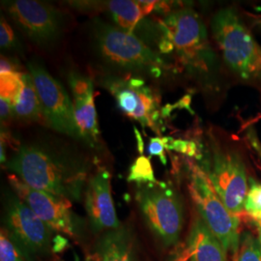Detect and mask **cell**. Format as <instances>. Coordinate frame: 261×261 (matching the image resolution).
Masks as SVG:
<instances>
[{"mask_svg":"<svg viewBox=\"0 0 261 261\" xmlns=\"http://www.w3.org/2000/svg\"><path fill=\"white\" fill-rule=\"evenodd\" d=\"M246 217H247V220L251 223V224H253L254 226H255V228H256V230L257 229H260L261 230V220H257V219H252L251 217H248L247 215H245Z\"/></svg>","mask_w":261,"mask_h":261,"instance_id":"obj_32","label":"cell"},{"mask_svg":"<svg viewBox=\"0 0 261 261\" xmlns=\"http://www.w3.org/2000/svg\"><path fill=\"white\" fill-rule=\"evenodd\" d=\"M8 181L13 192L55 232L70 237L77 234L80 223L71 210L70 200L33 189L13 173Z\"/></svg>","mask_w":261,"mask_h":261,"instance_id":"obj_12","label":"cell"},{"mask_svg":"<svg viewBox=\"0 0 261 261\" xmlns=\"http://www.w3.org/2000/svg\"><path fill=\"white\" fill-rule=\"evenodd\" d=\"M135 199L151 233L164 247L178 243L184 225V205L177 191L157 181L137 186Z\"/></svg>","mask_w":261,"mask_h":261,"instance_id":"obj_4","label":"cell"},{"mask_svg":"<svg viewBox=\"0 0 261 261\" xmlns=\"http://www.w3.org/2000/svg\"><path fill=\"white\" fill-rule=\"evenodd\" d=\"M15 72H22L20 71L19 63L12 58L1 56L0 73H15Z\"/></svg>","mask_w":261,"mask_h":261,"instance_id":"obj_29","label":"cell"},{"mask_svg":"<svg viewBox=\"0 0 261 261\" xmlns=\"http://www.w3.org/2000/svg\"><path fill=\"white\" fill-rule=\"evenodd\" d=\"M168 261H186L184 259V257H183V255L181 254V252L180 251L177 252V253L175 254V255H173L172 257H170Z\"/></svg>","mask_w":261,"mask_h":261,"instance_id":"obj_33","label":"cell"},{"mask_svg":"<svg viewBox=\"0 0 261 261\" xmlns=\"http://www.w3.org/2000/svg\"><path fill=\"white\" fill-rule=\"evenodd\" d=\"M0 117H1V126L7 125V123L14 117L13 114V106L6 99L0 98Z\"/></svg>","mask_w":261,"mask_h":261,"instance_id":"obj_28","label":"cell"},{"mask_svg":"<svg viewBox=\"0 0 261 261\" xmlns=\"http://www.w3.org/2000/svg\"><path fill=\"white\" fill-rule=\"evenodd\" d=\"M257 233H258V240H259V242H260L261 244V230L260 229H257Z\"/></svg>","mask_w":261,"mask_h":261,"instance_id":"obj_35","label":"cell"},{"mask_svg":"<svg viewBox=\"0 0 261 261\" xmlns=\"http://www.w3.org/2000/svg\"><path fill=\"white\" fill-rule=\"evenodd\" d=\"M68 84L74 99L82 98L94 93L93 81L81 73L72 71L68 75Z\"/></svg>","mask_w":261,"mask_h":261,"instance_id":"obj_24","label":"cell"},{"mask_svg":"<svg viewBox=\"0 0 261 261\" xmlns=\"http://www.w3.org/2000/svg\"><path fill=\"white\" fill-rule=\"evenodd\" d=\"M84 198L86 214L95 233L102 234L121 226L112 199L111 174L106 168H100L88 179Z\"/></svg>","mask_w":261,"mask_h":261,"instance_id":"obj_13","label":"cell"},{"mask_svg":"<svg viewBox=\"0 0 261 261\" xmlns=\"http://www.w3.org/2000/svg\"><path fill=\"white\" fill-rule=\"evenodd\" d=\"M247 139L249 140L252 148H253L255 153L257 154V156L261 160V141L257 138V135L255 134L253 129H249L247 130Z\"/></svg>","mask_w":261,"mask_h":261,"instance_id":"obj_30","label":"cell"},{"mask_svg":"<svg viewBox=\"0 0 261 261\" xmlns=\"http://www.w3.org/2000/svg\"><path fill=\"white\" fill-rule=\"evenodd\" d=\"M102 84L114 97L119 111L142 127L160 134L162 130L160 101L157 94L140 76L113 74L101 77Z\"/></svg>","mask_w":261,"mask_h":261,"instance_id":"obj_9","label":"cell"},{"mask_svg":"<svg viewBox=\"0 0 261 261\" xmlns=\"http://www.w3.org/2000/svg\"><path fill=\"white\" fill-rule=\"evenodd\" d=\"M135 133H136V135H137V139L139 140V150H140V152L141 153L142 149H143L142 140H141V138H140V134L139 133V130H137V129H135Z\"/></svg>","mask_w":261,"mask_h":261,"instance_id":"obj_34","label":"cell"},{"mask_svg":"<svg viewBox=\"0 0 261 261\" xmlns=\"http://www.w3.org/2000/svg\"><path fill=\"white\" fill-rule=\"evenodd\" d=\"M188 188L197 213L226 250L234 256L240 246V218L231 214L216 193L203 169L188 163Z\"/></svg>","mask_w":261,"mask_h":261,"instance_id":"obj_7","label":"cell"},{"mask_svg":"<svg viewBox=\"0 0 261 261\" xmlns=\"http://www.w3.org/2000/svg\"><path fill=\"white\" fill-rule=\"evenodd\" d=\"M168 150H174L182 153L190 158H196L201 160V154L198 152V146L196 142L191 140H172Z\"/></svg>","mask_w":261,"mask_h":261,"instance_id":"obj_26","label":"cell"},{"mask_svg":"<svg viewBox=\"0 0 261 261\" xmlns=\"http://www.w3.org/2000/svg\"><path fill=\"white\" fill-rule=\"evenodd\" d=\"M245 215L261 220V184L253 178L249 179V190L245 200Z\"/></svg>","mask_w":261,"mask_h":261,"instance_id":"obj_22","label":"cell"},{"mask_svg":"<svg viewBox=\"0 0 261 261\" xmlns=\"http://www.w3.org/2000/svg\"><path fill=\"white\" fill-rule=\"evenodd\" d=\"M45 120L57 133L81 140L75 118L74 103L64 86L48 73L46 67L37 60L28 63Z\"/></svg>","mask_w":261,"mask_h":261,"instance_id":"obj_10","label":"cell"},{"mask_svg":"<svg viewBox=\"0 0 261 261\" xmlns=\"http://www.w3.org/2000/svg\"><path fill=\"white\" fill-rule=\"evenodd\" d=\"M127 181L136 183L137 186L156 183L157 180L154 175L150 159L145 156H140L136 159L134 164L130 166Z\"/></svg>","mask_w":261,"mask_h":261,"instance_id":"obj_19","label":"cell"},{"mask_svg":"<svg viewBox=\"0 0 261 261\" xmlns=\"http://www.w3.org/2000/svg\"><path fill=\"white\" fill-rule=\"evenodd\" d=\"M66 244H67V239L63 238L60 235H57L54 240V252H58L62 251L65 248Z\"/></svg>","mask_w":261,"mask_h":261,"instance_id":"obj_31","label":"cell"},{"mask_svg":"<svg viewBox=\"0 0 261 261\" xmlns=\"http://www.w3.org/2000/svg\"><path fill=\"white\" fill-rule=\"evenodd\" d=\"M159 53L174 57L178 66L190 75L206 76L213 73L216 56L203 20L190 7L173 10L159 20Z\"/></svg>","mask_w":261,"mask_h":261,"instance_id":"obj_2","label":"cell"},{"mask_svg":"<svg viewBox=\"0 0 261 261\" xmlns=\"http://www.w3.org/2000/svg\"><path fill=\"white\" fill-rule=\"evenodd\" d=\"M73 103L81 140H84L91 148H98L101 141V135L94 103V93L82 98H75Z\"/></svg>","mask_w":261,"mask_h":261,"instance_id":"obj_17","label":"cell"},{"mask_svg":"<svg viewBox=\"0 0 261 261\" xmlns=\"http://www.w3.org/2000/svg\"><path fill=\"white\" fill-rule=\"evenodd\" d=\"M4 7L15 24L39 47H51L64 31L65 15L54 5L37 0H13L4 2Z\"/></svg>","mask_w":261,"mask_h":261,"instance_id":"obj_11","label":"cell"},{"mask_svg":"<svg viewBox=\"0 0 261 261\" xmlns=\"http://www.w3.org/2000/svg\"><path fill=\"white\" fill-rule=\"evenodd\" d=\"M4 168L28 186L80 201L89 179V163L73 150L46 142L19 145Z\"/></svg>","mask_w":261,"mask_h":261,"instance_id":"obj_1","label":"cell"},{"mask_svg":"<svg viewBox=\"0 0 261 261\" xmlns=\"http://www.w3.org/2000/svg\"><path fill=\"white\" fill-rule=\"evenodd\" d=\"M235 261H261V244L252 234L245 233L241 237L239 250Z\"/></svg>","mask_w":261,"mask_h":261,"instance_id":"obj_21","label":"cell"},{"mask_svg":"<svg viewBox=\"0 0 261 261\" xmlns=\"http://www.w3.org/2000/svg\"><path fill=\"white\" fill-rule=\"evenodd\" d=\"M89 258L90 261H143L136 236L127 225L101 234Z\"/></svg>","mask_w":261,"mask_h":261,"instance_id":"obj_15","label":"cell"},{"mask_svg":"<svg viewBox=\"0 0 261 261\" xmlns=\"http://www.w3.org/2000/svg\"><path fill=\"white\" fill-rule=\"evenodd\" d=\"M92 36L97 55L112 70L160 77L169 68L161 56L134 32L95 19Z\"/></svg>","mask_w":261,"mask_h":261,"instance_id":"obj_3","label":"cell"},{"mask_svg":"<svg viewBox=\"0 0 261 261\" xmlns=\"http://www.w3.org/2000/svg\"><path fill=\"white\" fill-rule=\"evenodd\" d=\"M186 261H226V250L199 215L194 218L186 244L180 251Z\"/></svg>","mask_w":261,"mask_h":261,"instance_id":"obj_16","label":"cell"},{"mask_svg":"<svg viewBox=\"0 0 261 261\" xmlns=\"http://www.w3.org/2000/svg\"><path fill=\"white\" fill-rule=\"evenodd\" d=\"M211 29L224 62L243 80L261 74V46L232 8L220 10Z\"/></svg>","mask_w":261,"mask_h":261,"instance_id":"obj_5","label":"cell"},{"mask_svg":"<svg viewBox=\"0 0 261 261\" xmlns=\"http://www.w3.org/2000/svg\"><path fill=\"white\" fill-rule=\"evenodd\" d=\"M165 144L163 138H152L148 144V152L151 156H158L163 165H167V156L165 154Z\"/></svg>","mask_w":261,"mask_h":261,"instance_id":"obj_27","label":"cell"},{"mask_svg":"<svg viewBox=\"0 0 261 261\" xmlns=\"http://www.w3.org/2000/svg\"><path fill=\"white\" fill-rule=\"evenodd\" d=\"M0 261H27L24 254L5 227H2L0 232Z\"/></svg>","mask_w":261,"mask_h":261,"instance_id":"obj_23","label":"cell"},{"mask_svg":"<svg viewBox=\"0 0 261 261\" xmlns=\"http://www.w3.org/2000/svg\"><path fill=\"white\" fill-rule=\"evenodd\" d=\"M73 7L80 11H103L112 16L117 27L128 32H134L140 20L157 10L159 1H79L71 2Z\"/></svg>","mask_w":261,"mask_h":261,"instance_id":"obj_14","label":"cell"},{"mask_svg":"<svg viewBox=\"0 0 261 261\" xmlns=\"http://www.w3.org/2000/svg\"><path fill=\"white\" fill-rule=\"evenodd\" d=\"M23 73L24 72L0 73L1 98L9 101L12 106L17 100L18 95L21 89Z\"/></svg>","mask_w":261,"mask_h":261,"instance_id":"obj_20","label":"cell"},{"mask_svg":"<svg viewBox=\"0 0 261 261\" xmlns=\"http://www.w3.org/2000/svg\"><path fill=\"white\" fill-rule=\"evenodd\" d=\"M0 47L2 50L17 49L19 47V41L14 29L3 16H1L0 21Z\"/></svg>","mask_w":261,"mask_h":261,"instance_id":"obj_25","label":"cell"},{"mask_svg":"<svg viewBox=\"0 0 261 261\" xmlns=\"http://www.w3.org/2000/svg\"><path fill=\"white\" fill-rule=\"evenodd\" d=\"M3 223L27 261H34L54 252L55 231L13 191L5 196Z\"/></svg>","mask_w":261,"mask_h":261,"instance_id":"obj_8","label":"cell"},{"mask_svg":"<svg viewBox=\"0 0 261 261\" xmlns=\"http://www.w3.org/2000/svg\"><path fill=\"white\" fill-rule=\"evenodd\" d=\"M200 168L228 211L237 217L245 212L249 190L246 166L240 154L229 149L209 135L206 159Z\"/></svg>","mask_w":261,"mask_h":261,"instance_id":"obj_6","label":"cell"},{"mask_svg":"<svg viewBox=\"0 0 261 261\" xmlns=\"http://www.w3.org/2000/svg\"><path fill=\"white\" fill-rule=\"evenodd\" d=\"M13 114L19 121L25 123L38 122L44 118L37 91L29 72H24L22 75V86L13 105Z\"/></svg>","mask_w":261,"mask_h":261,"instance_id":"obj_18","label":"cell"}]
</instances>
